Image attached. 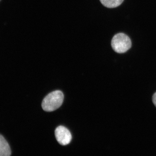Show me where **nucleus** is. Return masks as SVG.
<instances>
[{"mask_svg": "<svg viewBox=\"0 0 156 156\" xmlns=\"http://www.w3.org/2000/svg\"><path fill=\"white\" fill-rule=\"evenodd\" d=\"M64 99L63 93L59 90L49 93L44 98L42 103V108L45 111H54L60 107Z\"/></svg>", "mask_w": 156, "mask_h": 156, "instance_id": "1", "label": "nucleus"}, {"mask_svg": "<svg viewBox=\"0 0 156 156\" xmlns=\"http://www.w3.org/2000/svg\"><path fill=\"white\" fill-rule=\"evenodd\" d=\"M113 49L117 53H126L131 47V39L126 34L120 33L115 35L112 40Z\"/></svg>", "mask_w": 156, "mask_h": 156, "instance_id": "2", "label": "nucleus"}, {"mask_svg": "<svg viewBox=\"0 0 156 156\" xmlns=\"http://www.w3.org/2000/svg\"><path fill=\"white\" fill-rule=\"evenodd\" d=\"M55 136L58 143L65 146L70 143L72 136L69 130L62 126H59L55 130Z\"/></svg>", "mask_w": 156, "mask_h": 156, "instance_id": "3", "label": "nucleus"}, {"mask_svg": "<svg viewBox=\"0 0 156 156\" xmlns=\"http://www.w3.org/2000/svg\"><path fill=\"white\" fill-rule=\"evenodd\" d=\"M11 150L8 143L0 134V156H10Z\"/></svg>", "mask_w": 156, "mask_h": 156, "instance_id": "4", "label": "nucleus"}, {"mask_svg": "<svg viewBox=\"0 0 156 156\" xmlns=\"http://www.w3.org/2000/svg\"><path fill=\"white\" fill-rule=\"evenodd\" d=\"M124 0H100L101 2L108 8H115L120 6Z\"/></svg>", "mask_w": 156, "mask_h": 156, "instance_id": "5", "label": "nucleus"}, {"mask_svg": "<svg viewBox=\"0 0 156 156\" xmlns=\"http://www.w3.org/2000/svg\"><path fill=\"white\" fill-rule=\"evenodd\" d=\"M153 101L154 104L156 107V92L153 96Z\"/></svg>", "mask_w": 156, "mask_h": 156, "instance_id": "6", "label": "nucleus"}]
</instances>
